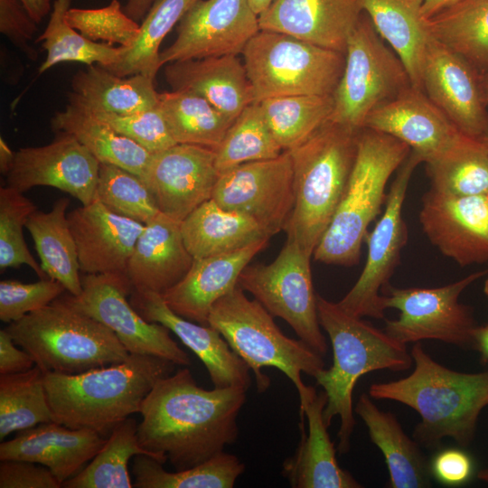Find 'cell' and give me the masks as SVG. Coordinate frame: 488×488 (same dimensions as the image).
I'll use <instances>...</instances> for the list:
<instances>
[{
    "label": "cell",
    "instance_id": "cell-58",
    "mask_svg": "<svg viewBox=\"0 0 488 488\" xmlns=\"http://www.w3.org/2000/svg\"><path fill=\"white\" fill-rule=\"evenodd\" d=\"M461 0H423L422 15L425 20H429L444 10L453 6Z\"/></svg>",
    "mask_w": 488,
    "mask_h": 488
},
{
    "label": "cell",
    "instance_id": "cell-32",
    "mask_svg": "<svg viewBox=\"0 0 488 488\" xmlns=\"http://www.w3.org/2000/svg\"><path fill=\"white\" fill-rule=\"evenodd\" d=\"M56 133L74 136L100 163L124 168L140 177L145 174L152 153L117 132L107 122L84 107L70 102L51 119Z\"/></svg>",
    "mask_w": 488,
    "mask_h": 488
},
{
    "label": "cell",
    "instance_id": "cell-30",
    "mask_svg": "<svg viewBox=\"0 0 488 488\" xmlns=\"http://www.w3.org/2000/svg\"><path fill=\"white\" fill-rule=\"evenodd\" d=\"M354 412L362 419L371 440L385 458L390 488L431 486L430 464L420 445L404 432L394 414L380 409L365 393L360 396Z\"/></svg>",
    "mask_w": 488,
    "mask_h": 488
},
{
    "label": "cell",
    "instance_id": "cell-59",
    "mask_svg": "<svg viewBox=\"0 0 488 488\" xmlns=\"http://www.w3.org/2000/svg\"><path fill=\"white\" fill-rule=\"evenodd\" d=\"M15 152H13L8 146L6 142L0 138V172L2 174L5 175L9 173L14 159Z\"/></svg>",
    "mask_w": 488,
    "mask_h": 488
},
{
    "label": "cell",
    "instance_id": "cell-44",
    "mask_svg": "<svg viewBox=\"0 0 488 488\" xmlns=\"http://www.w3.org/2000/svg\"><path fill=\"white\" fill-rule=\"evenodd\" d=\"M53 421L43 371L31 370L0 375V440L8 435Z\"/></svg>",
    "mask_w": 488,
    "mask_h": 488
},
{
    "label": "cell",
    "instance_id": "cell-17",
    "mask_svg": "<svg viewBox=\"0 0 488 488\" xmlns=\"http://www.w3.org/2000/svg\"><path fill=\"white\" fill-rule=\"evenodd\" d=\"M220 173L215 150L191 144H175L152 154L141 177L159 211L181 222L211 199Z\"/></svg>",
    "mask_w": 488,
    "mask_h": 488
},
{
    "label": "cell",
    "instance_id": "cell-62",
    "mask_svg": "<svg viewBox=\"0 0 488 488\" xmlns=\"http://www.w3.org/2000/svg\"><path fill=\"white\" fill-rule=\"evenodd\" d=\"M477 476H478V479H480L481 481L488 484V468L482 469L481 471H479Z\"/></svg>",
    "mask_w": 488,
    "mask_h": 488
},
{
    "label": "cell",
    "instance_id": "cell-2",
    "mask_svg": "<svg viewBox=\"0 0 488 488\" xmlns=\"http://www.w3.org/2000/svg\"><path fill=\"white\" fill-rule=\"evenodd\" d=\"M414 370L407 377L373 383L369 395L413 408L420 417L413 438L427 449L445 437L466 447L474 440L482 410L488 406V370L466 373L435 361L417 342L411 349Z\"/></svg>",
    "mask_w": 488,
    "mask_h": 488
},
{
    "label": "cell",
    "instance_id": "cell-24",
    "mask_svg": "<svg viewBox=\"0 0 488 488\" xmlns=\"http://www.w3.org/2000/svg\"><path fill=\"white\" fill-rule=\"evenodd\" d=\"M84 274H126L145 224L94 201L67 214Z\"/></svg>",
    "mask_w": 488,
    "mask_h": 488
},
{
    "label": "cell",
    "instance_id": "cell-5",
    "mask_svg": "<svg viewBox=\"0 0 488 488\" xmlns=\"http://www.w3.org/2000/svg\"><path fill=\"white\" fill-rule=\"evenodd\" d=\"M361 129L328 120L291 155L295 206L286 239L313 253L326 231L349 181Z\"/></svg>",
    "mask_w": 488,
    "mask_h": 488
},
{
    "label": "cell",
    "instance_id": "cell-14",
    "mask_svg": "<svg viewBox=\"0 0 488 488\" xmlns=\"http://www.w3.org/2000/svg\"><path fill=\"white\" fill-rule=\"evenodd\" d=\"M211 199L227 211L252 219L269 238L285 230L296 199L290 152L221 173Z\"/></svg>",
    "mask_w": 488,
    "mask_h": 488
},
{
    "label": "cell",
    "instance_id": "cell-9",
    "mask_svg": "<svg viewBox=\"0 0 488 488\" xmlns=\"http://www.w3.org/2000/svg\"><path fill=\"white\" fill-rule=\"evenodd\" d=\"M255 102L293 95L333 96L345 53L259 30L242 52Z\"/></svg>",
    "mask_w": 488,
    "mask_h": 488
},
{
    "label": "cell",
    "instance_id": "cell-63",
    "mask_svg": "<svg viewBox=\"0 0 488 488\" xmlns=\"http://www.w3.org/2000/svg\"><path fill=\"white\" fill-rule=\"evenodd\" d=\"M479 140H481L483 142V144L485 145V147L488 150V126H487L484 133L483 134V136L479 138Z\"/></svg>",
    "mask_w": 488,
    "mask_h": 488
},
{
    "label": "cell",
    "instance_id": "cell-35",
    "mask_svg": "<svg viewBox=\"0 0 488 488\" xmlns=\"http://www.w3.org/2000/svg\"><path fill=\"white\" fill-rule=\"evenodd\" d=\"M69 204V199L61 197L51 211L36 210L25 227L33 239L43 272L60 282L70 295L77 296L82 285L77 247L66 214Z\"/></svg>",
    "mask_w": 488,
    "mask_h": 488
},
{
    "label": "cell",
    "instance_id": "cell-55",
    "mask_svg": "<svg viewBox=\"0 0 488 488\" xmlns=\"http://www.w3.org/2000/svg\"><path fill=\"white\" fill-rule=\"evenodd\" d=\"M474 349L480 353L483 364L488 363V324L477 325L474 332Z\"/></svg>",
    "mask_w": 488,
    "mask_h": 488
},
{
    "label": "cell",
    "instance_id": "cell-53",
    "mask_svg": "<svg viewBox=\"0 0 488 488\" xmlns=\"http://www.w3.org/2000/svg\"><path fill=\"white\" fill-rule=\"evenodd\" d=\"M430 470L438 482L446 485H460L471 478L473 462L462 450L446 449L433 458Z\"/></svg>",
    "mask_w": 488,
    "mask_h": 488
},
{
    "label": "cell",
    "instance_id": "cell-48",
    "mask_svg": "<svg viewBox=\"0 0 488 488\" xmlns=\"http://www.w3.org/2000/svg\"><path fill=\"white\" fill-rule=\"evenodd\" d=\"M67 22L93 42L130 48L140 35L141 25L127 14L118 0L99 8H70Z\"/></svg>",
    "mask_w": 488,
    "mask_h": 488
},
{
    "label": "cell",
    "instance_id": "cell-3",
    "mask_svg": "<svg viewBox=\"0 0 488 488\" xmlns=\"http://www.w3.org/2000/svg\"><path fill=\"white\" fill-rule=\"evenodd\" d=\"M175 366L161 357L130 353L121 362L78 374L43 372L53 421L108 437L117 424L140 412L155 384Z\"/></svg>",
    "mask_w": 488,
    "mask_h": 488
},
{
    "label": "cell",
    "instance_id": "cell-45",
    "mask_svg": "<svg viewBox=\"0 0 488 488\" xmlns=\"http://www.w3.org/2000/svg\"><path fill=\"white\" fill-rule=\"evenodd\" d=\"M283 152L259 104L253 102L235 118L215 149V164L221 174L244 163L277 157Z\"/></svg>",
    "mask_w": 488,
    "mask_h": 488
},
{
    "label": "cell",
    "instance_id": "cell-51",
    "mask_svg": "<svg viewBox=\"0 0 488 488\" xmlns=\"http://www.w3.org/2000/svg\"><path fill=\"white\" fill-rule=\"evenodd\" d=\"M37 24L21 0H0L1 33L32 61L38 57L37 52L30 45Z\"/></svg>",
    "mask_w": 488,
    "mask_h": 488
},
{
    "label": "cell",
    "instance_id": "cell-36",
    "mask_svg": "<svg viewBox=\"0 0 488 488\" xmlns=\"http://www.w3.org/2000/svg\"><path fill=\"white\" fill-rule=\"evenodd\" d=\"M426 26L431 37L477 70H488V0H461L426 20Z\"/></svg>",
    "mask_w": 488,
    "mask_h": 488
},
{
    "label": "cell",
    "instance_id": "cell-13",
    "mask_svg": "<svg viewBox=\"0 0 488 488\" xmlns=\"http://www.w3.org/2000/svg\"><path fill=\"white\" fill-rule=\"evenodd\" d=\"M82 291L77 296L62 295L74 308L109 328L129 353L147 354L188 366L191 360L158 323L146 321L127 301L133 290L122 273L84 274Z\"/></svg>",
    "mask_w": 488,
    "mask_h": 488
},
{
    "label": "cell",
    "instance_id": "cell-7",
    "mask_svg": "<svg viewBox=\"0 0 488 488\" xmlns=\"http://www.w3.org/2000/svg\"><path fill=\"white\" fill-rule=\"evenodd\" d=\"M5 329L43 372L78 374L121 362L130 354L109 328L62 296Z\"/></svg>",
    "mask_w": 488,
    "mask_h": 488
},
{
    "label": "cell",
    "instance_id": "cell-4",
    "mask_svg": "<svg viewBox=\"0 0 488 488\" xmlns=\"http://www.w3.org/2000/svg\"><path fill=\"white\" fill-rule=\"evenodd\" d=\"M316 305L320 324L332 343L333 360L331 368H324L314 379L327 395L325 425L329 427L334 417L340 418L337 450L346 454L356 424L352 393L358 380L374 371H407L414 361L406 343L349 314L337 303L316 294Z\"/></svg>",
    "mask_w": 488,
    "mask_h": 488
},
{
    "label": "cell",
    "instance_id": "cell-60",
    "mask_svg": "<svg viewBox=\"0 0 488 488\" xmlns=\"http://www.w3.org/2000/svg\"><path fill=\"white\" fill-rule=\"evenodd\" d=\"M253 11L259 15L273 2V0H248Z\"/></svg>",
    "mask_w": 488,
    "mask_h": 488
},
{
    "label": "cell",
    "instance_id": "cell-46",
    "mask_svg": "<svg viewBox=\"0 0 488 488\" xmlns=\"http://www.w3.org/2000/svg\"><path fill=\"white\" fill-rule=\"evenodd\" d=\"M94 201L118 215L144 224L161 212L140 176L109 164H99Z\"/></svg>",
    "mask_w": 488,
    "mask_h": 488
},
{
    "label": "cell",
    "instance_id": "cell-23",
    "mask_svg": "<svg viewBox=\"0 0 488 488\" xmlns=\"http://www.w3.org/2000/svg\"><path fill=\"white\" fill-rule=\"evenodd\" d=\"M300 399L301 440L294 455L283 463L282 475L293 488H361L362 485L340 467L336 449L327 432L324 390L308 386Z\"/></svg>",
    "mask_w": 488,
    "mask_h": 488
},
{
    "label": "cell",
    "instance_id": "cell-11",
    "mask_svg": "<svg viewBox=\"0 0 488 488\" xmlns=\"http://www.w3.org/2000/svg\"><path fill=\"white\" fill-rule=\"evenodd\" d=\"M310 258L311 255L296 242L286 239L273 262L246 266L238 286L251 294L270 314L286 321L300 340L324 356L328 345L320 328Z\"/></svg>",
    "mask_w": 488,
    "mask_h": 488
},
{
    "label": "cell",
    "instance_id": "cell-12",
    "mask_svg": "<svg viewBox=\"0 0 488 488\" xmlns=\"http://www.w3.org/2000/svg\"><path fill=\"white\" fill-rule=\"evenodd\" d=\"M488 273L475 271L458 281L438 287L399 288L387 285L382 290L384 309L399 311L396 320H386L384 331L403 343L437 340L464 349H474L477 326L473 309L459 302L462 292Z\"/></svg>",
    "mask_w": 488,
    "mask_h": 488
},
{
    "label": "cell",
    "instance_id": "cell-43",
    "mask_svg": "<svg viewBox=\"0 0 488 488\" xmlns=\"http://www.w3.org/2000/svg\"><path fill=\"white\" fill-rule=\"evenodd\" d=\"M264 118L283 150L302 144L330 118L333 96L293 95L258 102Z\"/></svg>",
    "mask_w": 488,
    "mask_h": 488
},
{
    "label": "cell",
    "instance_id": "cell-1",
    "mask_svg": "<svg viewBox=\"0 0 488 488\" xmlns=\"http://www.w3.org/2000/svg\"><path fill=\"white\" fill-rule=\"evenodd\" d=\"M246 392L240 387L203 389L189 369H181L159 380L143 400L139 443L176 471L202 464L237 441Z\"/></svg>",
    "mask_w": 488,
    "mask_h": 488
},
{
    "label": "cell",
    "instance_id": "cell-18",
    "mask_svg": "<svg viewBox=\"0 0 488 488\" xmlns=\"http://www.w3.org/2000/svg\"><path fill=\"white\" fill-rule=\"evenodd\" d=\"M42 146L22 147L6 174V185L24 192L35 186L66 192L82 205L94 201L100 163L74 136L57 133Z\"/></svg>",
    "mask_w": 488,
    "mask_h": 488
},
{
    "label": "cell",
    "instance_id": "cell-52",
    "mask_svg": "<svg viewBox=\"0 0 488 488\" xmlns=\"http://www.w3.org/2000/svg\"><path fill=\"white\" fill-rule=\"evenodd\" d=\"M52 471L26 460H1L0 488H60Z\"/></svg>",
    "mask_w": 488,
    "mask_h": 488
},
{
    "label": "cell",
    "instance_id": "cell-10",
    "mask_svg": "<svg viewBox=\"0 0 488 488\" xmlns=\"http://www.w3.org/2000/svg\"><path fill=\"white\" fill-rule=\"evenodd\" d=\"M410 86L402 61L385 44L363 12L348 40L345 66L333 95L329 120L361 129L373 110Z\"/></svg>",
    "mask_w": 488,
    "mask_h": 488
},
{
    "label": "cell",
    "instance_id": "cell-40",
    "mask_svg": "<svg viewBox=\"0 0 488 488\" xmlns=\"http://www.w3.org/2000/svg\"><path fill=\"white\" fill-rule=\"evenodd\" d=\"M162 463L145 455L134 456L135 488H232L245 465L224 451L193 467L168 472Z\"/></svg>",
    "mask_w": 488,
    "mask_h": 488
},
{
    "label": "cell",
    "instance_id": "cell-22",
    "mask_svg": "<svg viewBox=\"0 0 488 488\" xmlns=\"http://www.w3.org/2000/svg\"><path fill=\"white\" fill-rule=\"evenodd\" d=\"M364 127L404 142L423 163L441 155L464 135L422 89L414 86L373 110Z\"/></svg>",
    "mask_w": 488,
    "mask_h": 488
},
{
    "label": "cell",
    "instance_id": "cell-20",
    "mask_svg": "<svg viewBox=\"0 0 488 488\" xmlns=\"http://www.w3.org/2000/svg\"><path fill=\"white\" fill-rule=\"evenodd\" d=\"M419 221L429 241L461 267L488 261V194L455 196L430 189Z\"/></svg>",
    "mask_w": 488,
    "mask_h": 488
},
{
    "label": "cell",
    "instance_id": "cell-57",
    "mask_svg": "<svg viewBox=\"0 0 488 488\" xmlns=\"http://www.w3.org/2000/svg\"><path fill=\"white\" fill-rule=\"evenodd\" d=\"M156 0H127L124 10L128 16L138 22L144 19Z\"/></svg>",
    "mask_w": 488,
    "mask_h": 488
},
{
    "label": "cell",
    "instance_id": "cell-31",
    "mask_svg": "<svg viewBox=\"0 0 488 488\" xmlns=\"http://www.w3.org/2000/svg\"><path fill=\"white\" fill-rule=\"evenodd\" d=\"M71 89L69 101L93 111L126 115L159 106L155 79L143 74L118 76L99 64L78 71Z\"/></svg>",
    "mask_w": 488,
    "mask_h": 488
},
{
    "label": "cell",
    "instance_id": "cell-54",
    "mask_svg": "<svg viewBox=\"0 0 488 488\" xmlns=\"http://www.w3.org/2000/svg\"><path fill=\"white\" fill-rule=\"evenodd\" d=\"M4 328L0 331V375L24 372L35 366L33 357L23 349L16 347Z\"/></svg>",
    "mask_w": 488,
    "mask_h": 488
},
{
    "label": "cell",
    "instance_id": "cell-64",
    "mask_svg": "<svg viewBox=\"0 0 488 488\" xmlns=\"http://www.w3.org/2000/svg\"><path fill=\"white\" fill-rule=\"evenodd\" d=\"M483 292L488 298V278L484 282Z\"/></svg>",
    "mask_w": 488,
    "mask_h": 488
},
{
    "label": "cell",
    "instance_id": "cell-37",
    "mask_svg": "<svg viewBox=\"0 0 488 488\" xmlns=\"http://www.w3.org/2000/svg\"><path fill=\"white\" fill-rule=\"evenodd\" d=\"M159 106L176 144L215 150L234 121L202 97L185 90L160 93Z\"/></svg>",
    "mask_w": 488,
    "mask_h": 488
},
{
    "label": "cell",
    "instance_id": "cell-50",
    "mask_svg": "<svg viewBox=\"0 0 488 488\" xmlns=\"http://www.w3.org/2000/svg\"><path fill=\"white\" fill-rule=\"evenodd\" d=\"M58 281L46 277L33 283L6 279L0 282V320L13 323L37 311L64 294Z\"/></svg>",
    "mask_w": 488,
    "mask_h": 488
},
{
    "label": "cell",
    "instance_id": "cell-16",
    "mask_svg": "<svg viewBox=\"0 0 488 488\" xmlns=\"http://www.w3.org/2000/svg\"><path fill=\"white\" fill-rule=\"evenodd\" d=\"M259 30L248 0H199L178 23L174 42L160 52L161 64L241 54Z\"/></svg>",
    "mask_w": 488,
    "mask_h": 488
},
{
    "label": "cell",
    "instance_id": "cell-41",
    "mask_svg": "<svg viewBox=\"0 0 488 488\" xmlns=\"http://www.w3.org/2000/svg\"><path fill=\"white\" fill-rule=\"evenodd\" d=\"M426 164L430 189L455 196L488 194V150L479 139L463 135Z\"/></svg>",
    "mask_w": 488,
    "mask_h": 488
},
{
    "label": "cell",
    "instance_id": "cell-28",
    "mask_svg": "<svg viewBox=\"0 0 488 488\" xmlns=\"http://www.w3.org/2000/svg\"><path fill=\"white\" fill-rule=\"evenodd\" d=\"M192 262L183 242L181 222L160 212L145 224L126 275L133 288L162 295L184 277Z\"/></svg>",
    "mask_w": 488,
    "mask_h": 488
},
{
    "label": "cell",
    "instance_id": "cell-56",
    "mask_svg": "<svg viewBox=\"0 0 488 488\" xmlns=\"http://www.w3.org/2000/svg\"><path fill=\"white\" fill-rule=\"evenodd\" d=\"M21 2L37 23L52 12L51 0H21Z\"/></svg>",
    "mask_w": 488,
    "mask_h": 488
},
{
    "label": "cell",
    "instance_id": "cell-8",
    "mask_svg": "<svg viewBox=\"0 0 488 488\" xmlns=\"http://www.w3.org/2000/svg\"><path fill=\"white\" fill-rule=\"evenodd\" d=\"M273 317L237 285L213 305L208 325L224 337L253 371L258 392L266 391L270 385L261 369L274 367L289 378L301 396L308 387L302 373L315 378L324 369L323 356L302 340L286 336Z\"/></svg>",
    "mask_w": 488,
    "mask_h": 488
},
{
    "label": "cell",
    "instance_id": "cell-47",
    "mask_svg": "<svg viewBox=\"0 0 488 488\" xmlns=\"http://www.w3.org/2000/svg\"><path fill=\"white\" fill-rule=\"evenodd\" d=\"M37 210L23 192L8 185L0 188V269L30 267L42 278L48 277L31 254L23 234L29 217Z\"/></svg>",
    "mask_w": 488,
    "mask_h": 488
},
{
    "label": "cell",
    "instance_id": "cell-29",
    "mask_svg": "<svg viewBox=\"0 0 488 488\" xmlns=\"http://www.w3.org/2000/svg\"><path fill=\"white\" fill-rule=\"evenodd\" d=\"M172 90L195 93L231 120L254 101L252 87L239 55L192 59L166 64Z\"/></svg>",
    "mask_w": 488,
    "mask_h": 488
},
{
    "label": "cell",
    "instance_id": "cell-6",
    "mask_svg": "<svg viewBox=\"0 0 488 488\" xmlns=\"http://www.w3.org/2000/svg\"><path fill=\"white\" fill-rule=\"evenodd\" d=\"M399 139L369 127L361 129L355 162L341 202L315 248L316 261L358 263L368 227L386 202L387 183L410 154Z\"/></svg>",
    "mask_w": 488,
    "mask_h": 488
},
{
    "label": "cell",
    "instance_id": "cell-49",
    "mask_svg": "<svg viewBox=\"0 0 488 488\" xmlns=\"http://www.w3.org/2000/svg\"><path fill=\"white\" fill-rule=\"evenodd\" d=\"M89 111L107 122L117 132L135 141L152 154L176 144L169 131L160 106L126 115Z\"/></svg>",
    "mask_w": 488,
    "mask_h": 488
},
{
    "label": "cell",
    "instance_id": "cell-38",
    "mask_svg": "<svg viewBox=\"0 0 488 488\" xmlns=\"http://www.w3.org/2000/svg\"><path fill=\"white\" fill-rule=\"evenodd\" d=\"M71 0H54L48 23L36 39L47 52L39 67V74L62 62H80L87 66L99 64L108 68L121 61L127 48L93 42L83 36L66 20Z\"/></svg>",
    "mask_w": 488,
    "mask_h": 488
},
{
    "label": "cell",
    "instance_id": "cell-42",
    "mask_svg": "<svg viewBox=\"0 0 488 488\" xmlns=\"http://www.w3.org/2000/svg\"><path fill=\"white\" fill-rule=\"evenodd\" d=\"M197 1L156 0L140 24L137 41L126 49L118 63L107 69L118 76L143 74L155 80L162 67L161 43Z\"/></svg>",
    "mask_w": 488,
    "mask_h": 488
},
{
    "label": "cell",
    "instance_id": "cell-19",
    "mask_svg": "<svg viewBox=\"0 0 488 488\" xmlns=\"http://www.w3.org/2000/svg\"><path fill=\"white\" fill-rule=\"evenodd\" d=\"M480 75L464 57L429 36L421 71L422 90L462 134L476 139L488 126Z\"/></svg>",
    "mask_w": 488,
    "mask_h": 488
},
{
    "label": "cell",
    "instance_id": "cell-21",
    "mask_svg": "<svg viewBox=\"0 0 488 488\" xmlns=\"http://www.w3.org/2000/svg\"><path fill=\"white\" fill-rule=\"evenodd\" d=\"M129 301L143 318L167 327L204 364L215 388L251 385L249 367L213 327L194 324L174 313L161 294L133 288Z\"/></svg>",
    "mask_w": 488,
    "mask_h": 488
},
{
    "label": "cell",
    "instance_id": "cell-39",
    "mask_svg": "<svg viewBox=\"0 0 488 488\" xmlns=\"http://www.w3.org/2000/svg\"><path fill=\"white\" fill-rule=\"evenodd\" d=\"M136 420L128 417L117 424L96 455L78 474L65 481V488H131L128 470L131 457L155 455L144 449L137 435ZM156 460V459H155Z\"/></svg>",
    "mask_w": 488,
    "mask_h": 488
},
{
    "label": "cell",
    "instance_id": "cell-15",
    "mask_svg": "<svg viewBox=\"0 0 488 488\" xmlns=\"http://www.w3.org/2000/svg\"><path fill=\"white\" fill-rule=\"evenodd\" d=\"M421 163V157L411 151L398 169L381 218L366 237L368 254L364 267L351 290L337 303L351 315L385 318L380 292L389 285L407 243L408 229L402 207L411 175Z\"/></svg>",
    "mask_w": 488,
    "mask_h": 488
},
{
    "label": "cell",
    "instance_id": "cell-25",
    "mask_svg": "<svg viewBox=\"0 0 488 488\" xmlns=\"http://www.w3.org/2000/svg\"><path fill=\"white\" fill-rule=\"evenodd\" d=\"M362 13L359 0H273L258 23L260 30L345 53Z\"/></svg>",
    "mask_w": 488,
    "mask_h": 488
},
{
    "label": "cell",
    "instance_id": "cell-61",
    "mask_svg": "<svg viewBox=\"0 0 488 488\" xmlns=\"http://www.w3.org/2000/svg\"><path fill=\"white\" fill-rule=\"evenodd\" d=\"M480 85L483 102L488 107V70L481 72Z\"/></svg>",
    "mask_w": 488,
    "mask_h": 488
},
{
    "label": "cell",
    "instance_id": "cell-33",
    "mask_svg": "<svg viewBox=\"0 0 488 488\" xmlns=\"http://www.w3.org/2000/svg\"><path fill=\"white\" fill-rule=\"evenodd\" d=\"M184 245L193 259L232 252L268 238L250 218L210 199L181 221Z\"/></svg>",
    "mask_w": 488,
    "mask_h": 488
},
{
    "label": "cell",
    "instance_id": "cell-27",
    "mask_svg": "<svg viewBox=\"0 0 488 488\" xmlns=\"http://www.w3.org/2000/svg\"><path fill=\"white\" fill-rule=\"evenodd\" d=\"M268 239H262L232 252L193 259L184 277L162 294L164 300L177 314L208 325L213 305L238 285L242 270L266 248Z\"/></svg>",
    "mask_w": 488,
    "mask_h": 488
},
{
    "label": "cell",
    "instance_id": "cell-34",
    "mask_svg": "<svg viewBox=\"0 0 488 488\" xmlns=\"http://www.w3.org/2000/svg\"><path fill=\"white\" fill-rule=\"evenodd\" d=\"M423 0H359L380 36L405 65L412 86L422 89L421 71L429 33Z\"/></svg>",
    "mask_w": 488,
    "mask_h": 488
},
{
    "label": "cell",
    "instance_id": "cell-26",
    "mask_svg": "<svg viewBox=\"0 0 488 488\" xmlns=\"http://www.w3.org/2000/svg\"><path fill=\"white\" fill-rule=\"evenodd\" d=\"M106 440L91 429L70 428L55 421L42 423L2 441L0 461L26 460L42 465L62 485L96 455Z\"/></svg>",
    "mask_w": 488,
    "mask_h": 488
}]
</instances>
